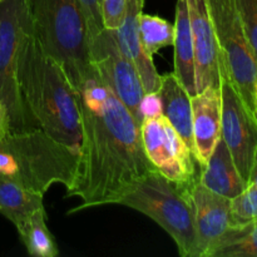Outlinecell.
<instances>
[{"label": "cell", "mask_w": 257, "mask_h": 257, "mask_svg": "<svg viewBox=\"0 0 257 257\" xmlns=\"http://www.w3.org/2000/svg\"><path fill=\"white\" fill-rule=\"evenodd\" d=\"M75 92L80 114L79 160L67 197H79L80 203L68 215L117 205L137 181L156 170L145 152L141 124L93 65Z\"/></svg>", "instance_id": "cell-1"}, {"label": "cell", "mask_w": 257, "mask_h": 257, "mask_svg": "<svg viewBox=\"0 0 257 257\" xmlns=\"http://www.w3.org/2000/svg\"><path fill=\"white\" fill-rule=\"evenodd\" d=\"M18 82L25 105L39 128L60 143L79 147L77 92L62 65L43 49L33 29L20 44Z\"/></svg>", "instance_id": "cell-2"}, {"label": "cell", "mask_w": 257, "mask_h": 257, "mask_svg": "<svg viewBox=\"0 0 257 257\" xmlns=\"http://www.w3.org/2000/svg\"><path fill=\"white\" fill-rule=\"evenodd\" d=\"M78 160L79 147L60 143L42 128L9 133L0 140V175L42 195L54 183L70 187Z\"/></svg>", "instance_id": "cell-3"}, {"label": "cell", "mask_w": 257, "mask_h": 257, "mask_svg": "<svg viewBox=\"0 0 257 257\" xmlns=\"http://www.w3.org/2000/svg\"><path fill=\"white\" fill-rule=\"evenodd\" d=\"M33 33L43 49L63 67L75 90L92 68L88 30L78 0H25Z\"/></svg>", "instance_id": "cell-4"}, {"label": "cell", "mask_w": 257, "mask_h": 257, "mask_svg": "<svg viewBox=\"0 0 257 257\" xmlns=\"http://www.w3.org/2000/svg\"><path fill=\"white\" fill-rule=\"evenodd\" d=\"M117 205L152 218L172 237L181 257H197V235L185 185L173 182L153 170L137 181Z\"/></svg>", "instance_id": "cell-5"}, {"label": "cell", "mask_w": 257, "mask_h": 257, "mask_svg": "<svg viewBox=\"0 0 257 257\" xmlns=\"http://www.w3.org/2000/svg\"><path fill=\"white\" fill-rule=\"evenodd\" d=\"M32 29L25 0H0V102L9 113L10 133L39 128L25 105L18 82L19 48Z\"/></svg>", "instance_id": "cell-6"}, {"label": "cell", "mask_w": 257, "mask_h": 257, "mask_svg": "<svg viewBox=\"0 0 257 257\" xmlns=\"http://www.w3.org/2000/svg\"><path fill=\"white\" fill-rule=\"evenodd\" d=\"M228 78L248 109L256 114L257 63L250 47L236 0H206ZM257 115V114H256Z\"/></svg>", "instance_id": "cell-7"}, {"label": "cell", "mask_w": 257, "mask_h": 257, "mask_svg": "<svg viewBox=\"0 0 257 257\" xmlns=\"http://www.w3.org/2000/svg\"><path fill=\"white\" fill-rule=\"evenodd\" d=\"M90 63L100 79L142 124L141 102L145 97L142 80L135 64L123 54L114 29L104 28L89 44Z\"/></svg>", "instance_id": "cell-8"}, {"label": "cell", "mask_w": 257, "mask_h": 257, "mask_svg": "<svg viewBox=\"0 0 257 257\" xmlns=\"http://www.w3.org/2000/svg\"><path fill=\"white\" fill-rule=\"evenodd\" d=\"M220 90L222 102L221 137L225 141L241 177L248 183L257 152V115L248 109L235 89L221 59Z\"/></svg>", "instance_id": "cell-9"}, {"label": "cell", "mask_w": 257, "mask_h": 257, "mask_svg": "<svg viewBox=\"0 0 257 257\" xmlns=\"http://www.w3.org/2000/svg\"><path fill=\"white\" fill-rule=\"evenodd\" d=\"M141 135L148 160L165 177L180 185L193 182L198 177L197 161L162 113L145 118Z\"/></svg>", "instance_id": "cell-10"}, {"label": "cell", "mask_w": 257, "mask_h": 257, "mask_svg": "<svg viewBox=\"0 0 257 257\" xmlns=\"http://www.w3.org/2000/svg\"><path fill=\"white\" fill-rule=\"evenodd\" d=\"M197 235V257H210L216 243L232 226L231 200L212 192L198 182L185 185Z\"/></svg>", "instance_id": "cell-11"}, {"label": "cell", "mask_w": 257, "mask_h": 257, "mask_svg": "<svg viewBox=\"0 0 257 257\" xmlns=\"http://www.w3.org/2000/svg\"><path fill=\"white\" fill-rule=\"evenodd\" d=\"M195 50L197 93L210 85L220 87V49L206 0H186Z\"/></svg>", "instance_id": "cell-12"}, {"label": "cell", "mask_w": 257, "mask_h": 257, "mask_svg": "<svg viewBox=\"0 0 257 257\" xmlns=\"http://www.w3.org/2000/svg\"><path fill=\"white\" fill-rule=\"evenodd\" d=\"M192 130L196 148V161L203 168L221 137V102L220 87L210 85L191 97Z\"/></svg>", "instance_id": "cell-13"}, {"label": "cell", "mask_w": 257, "mask_h": 257, "mask_svg": "<svg viewBox=\"0 0 257 257\" xmlns=\"http://www.w3.org/2000/svg\"><path fill=\"white\" fill-rule=\"evenodd\" d=\"M145 0H128L122 25L115 30L123 54L135 64L145 93H158L161 75L153 63V58L145 52L140 37V17L143 13Z\"/></svg>", "instance_id": "cell-14"}, {"label": "cell", "mask_w": 257, "mask_h": 257, "mask_svg": "<svg viewBox=\"0 0 257 257\" xmlns=\"http://www.w3.org/2000/svg\"><path fill=\"white\" fill-rule=\"evenodd\" d=\"M198 182L203 187L230 200L242 193L247 187L222 137L216 143L205 167L200 168Z\"/></svg>", "instance_id": "cell-15"}, {"label": "cell", "mask_w": 257, "mask_h": 257, "mask_svg": "<svg viewBox=\"0 0 257 257\" xmlns=\"http://www.w3.org/2000/svg\"><path fill=\"white\" fill-rule=\"evenodd\" d=\"M162 114L177 131L196 158L195 141L192 130V107L191 95L180 80L172 73L161 75V87L158 90Z\"/></svg>", "instance_id": "cell-16"}, {"label": "cell", "mask_w": 257, "mask_h": 257, "mask_svg": "<svg viewBox=\"0 0 257 257\" xmlns=\"http://www.w3.org/2000/svg\"><path fill=\"white\" fill-rule=\"evenodd\" d=\"M173 25H175V42H173L175 70H173V74L185 87L188 94L192 97L197 94V84H196L195 50H193L190 17H188L186 0H177L176 20Z\"/></svg>", "instance_id": "cell-17"}, {"label": "cell", "mask_w": 257, "mask_h": 257, "mask_svg": "<svg viewBox=\"0 0 257 257\" xmlns=\"http://www.w3.org/2000/svg\"><path fill=\"white\" fill-rule=\"evenodd\" d=\"M42 193L34 192L7 176L0 175V213L14 223L19 232L30 216L44 207Z\"/></svg>", "instance_id": "cell-18"}, {"label": "cell", "mask_w": 257, "mask_h": 257, "mask_svg": "<svg viewBox=\"0 0 257 257\" xmlns=\"http://www.w3.org/2000/svg\"><path fill=\"white\" fill-rule=\"evenodd\" d=\"M210 257H257V217L231 226L212 248Z\"/></svg>", "instance_id": "cell-19"}, {"label": "cell", "mask_w": 257, "mask_h": 257, "mask_svg": "<svg viewBox=\"0 0 257 257\" xmlns=\"http://www.w3.org/2000/svg\"><path fill=\"white\" fill-rule=\"evenodd\" d=\"M18 233L29 255L35 257H55L59 255L54 236L48 228L47 212L44 207L33 213Z\"/></svg>", "instance_id": "cell-20"}, {"label": "cell", "mask_w": 257, "mask_h": 257, "mask_svg": "<svg viewBox=\"0 0 257 257\" xmlns=\"http://www.w3.org/2000/svg\"><path fill=\"white\" fill-rule=\"evenodd\" d=\"M140 37L145 52L153 58L156 53L175 42V25L166 19L151 14H141Z\"/></svg>", "instance_id": "cell-21"}, {"label": "cell", "mask_w": 257, "mask_h": 257, "mask_svg": "<svg viewBox=\"0 0 257 257\" xmlns=\"http://www.w3.org/2000/svg\"><path fill=\"white\" fill-rule=\"evenodd\" d=\"M232 226L241 225L257 217V188L247 186L246 190L231 200Z\"/></svg>", "instance_id": "cell-22"}, {"label": "cell", "mask_w": 257, "mask_h": 257, "mask_svg": "<svg viewBox=\"0 0 257 257\" xmlns=\"http://www.w3.org/2000/svg\"><path fill=\"white\" fill-rule=\"evenodd\" d=\"M253 57L257 63V0H236Z\"/></svg>", "instance_id": "cell-23"}, {"label": "cell", "mask_w": 257, "mask_h": 257, "mask_svg": "<svg viewBox=\"0 0 257 257\" xmlns=\"http://www.w3.org/2000/svg\"><path fill=\"white\" fill-rule=\"evenodd\" d=\"M78 3L84 14L88 39L90 42L105 28L103 24L102 13H100V0H78Z\"/></svg>", "instance_id": "cell-24"}, {"label": "cell", "mask_w": 257, "mask_h": 257, "mask_svg": "<svg viewBox=\"0 0 257 257\" xmlns=\"http://www.w3.org/2000/svg\"><path fill=\"white\" fill-rule=\"evenodd\" d=\"M128 0H100L103 24L108 29L117 30L124 19Z\"/></svg>", "instance_id": "cell-25"}, {"label": "cell", "mask_w": 257, "mask_h": 257, "mask_svg": "<svg viewBox=\"0 0 257 257\" xmlns=\"http://www.w3.org/2000/svg\"><path fill=\"white\" fill-rule=\"evenodd\" d=\"M161 113H162V107H161V99L158 93H146L141 102V114H142L143 119L155 117Z\"/></svg>", "instance_id": "cell-26"}, {"label": "cell", "mask_w": 257, "mask_h": 257, "mask_svg": "<svg viewBox=\"0 0 257 257\" xmlns=\"http://www.w3.org/2000/svg\"><path fill=\"white\" fill-rule=\"evenodd\" d=\"M10 133V118L7 107L0 102V140Z\"/></svg>", "instance_id": "cell-27"}, {"label": "cell", "mask_w": 257, "mask_h": 257, "mask_svg": "<svg viewBox=\"0 0 257 257\" xmlns=\"http://www.w3.org/2000/svg\"><path fill=\"white\" fill-rule=\"evenodd\" d=\"M247 186H252V187L257 188V152H256V156H255V161H253L252 170H251L250 178H248Z\"/></svg>", "instance_id": "cell-28"}, {"label": "cell", "mask_w": 257, "mask_h": 257, "mask_svg": "<svg viewBox=\"0 0 257 257\" xmlns=\"http://www.w3.org/2000/svg\"><path fill=\"white\" fill-rule=\"evenodd\" d=\"M255 104H256V114H257V82H256V89H255Z\"/></svg>", "instance_id": "cell-29"}]
</instances>
